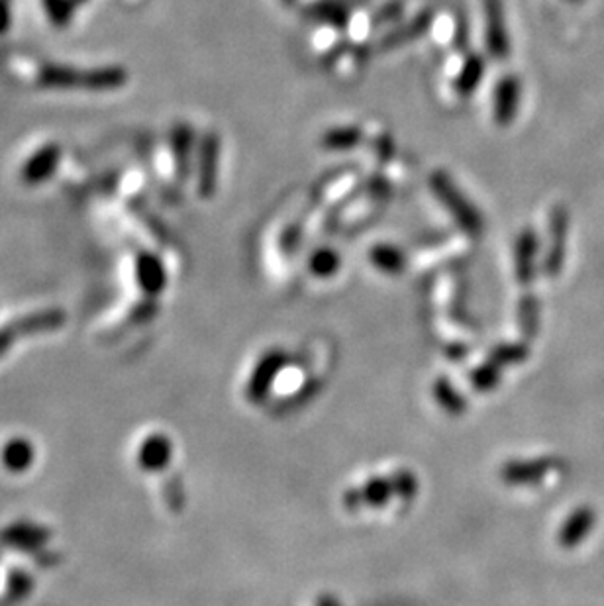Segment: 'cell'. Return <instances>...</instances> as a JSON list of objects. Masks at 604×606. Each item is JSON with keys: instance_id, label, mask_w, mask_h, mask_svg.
Segmentation results:
<instances>
[{"instance_id": "obj_2", "label": "cell", "mask_w": 604, "mask_h": 606, "mask_svg": "<svg viewBox=\"0 0 604 606\" xmlns=\"http://www.w3.org/2000/svg\"><path fill=\"white\" fill-rule=\"evenodd\" d=\"M482 12H485V42L489 54L504 62L511 54V35L506 28L504 3L502 0H482Z\"/></svg>"}, {"instance_id": "obj_1", "label": "cell", "mask_w": 604, "mask_h": 606, "mask_svg": "<svg viewBox=\"0 0 604 606\" xmlns=\"http://www.w3.org/2000/svg\"><path fill=\"white\" fill-rule=\"evenodd\" d=\"M430 189L450 214L455 218L459 226H463L467 232L477 234L481 230V214L469 199L463 195V191L457 187L455 181L443 171H434L430 175Z\"/></svg>"}, {"instance_id": "obj_3", "label": "cell", "mask_w": 604, "mask_h": 606, "mask_svg": "<svg viewBox=\"0 0 604 606\" xmlns=\"http://www.w3.org/2000/svg\"><path fill=\"white\" fill-rule=\"evenodd\" d=\"M518 103H521V81L512 75H506L499 81L494 89L492 116L499 126H509L518 112Z\"/></svg>"}, {"instance_id": "obj_8", "label": "cell", "mask_w": 604, "mask_h": 606, "mask_svg": "<svg viewBox=\"0 0 604 606\" xmlns=\"http://www.w3.org/2000/svg\"><path fill=\"white\" fill-rule=\"evenodd\" d=\"M216 160H219V142L212 140L207 143V150H204V175H202V187L212 189L214 185V175H216Z\"/></svg>"}, {"instance_id": "obj_9", "label": "cell", "mask_w": 604, "mask_h": 606, "mask_svg": "<svg viewBox=\"0 0 604 606\" xmlns=\"http://www.w3.org/2000/svg\"><path fill=\"white\" fill-rule=\"evenodd\" d=\"M401 15H403V3L401 0H395V3H391L385 10L379 12L377 22H383V24L391 22V20H396Z\"/></svg>"}, {"instance_id": "obj_5", "label": "cell", "mask_w": 604, "mask_h": 606, "mask_svg": "<svg viewBox=\"0 0 604 606\" xmlns=\"http://www.w3.org/2000/svg\"><path fill=\"white\" fill-rule=\"evenodd\" d=\"M482 75H485V59L481 55H469L455 79V93L467 99L479 87Z\"/></svg>"}, {"instance_id": "obj_6", "label": "cell", "mask_w": 604, "mask_h": 606, "mask_svg": "<svg viewBox=\"0 0 604 606\" xmlns=\"http://www.w3.org/2000/svg\"><path fill=\"white\" fill-rule=\"evenodd\" d=\"M307 15L314 20L332 24L336 28H346L349 22V10L340 0H322V3L312 5Z\"/></svg>"}, {"instance_id": "obj_4", "label": "cell", "mask_w": 604, "mask_h": 606, "mask_svg": "<svg viewBox=\"0 0 604 606\" xmlns=\"http://www.w3.org/2000/svg\"><path fill=\"white\" fill-rule=\"evenodd\" d=\"M430 22H432V12H420L414 20H410L404 24V26L395 28L386 34L381 42V50L389 52V50H395V47L398 45H404L408 42L418 40L420 35H424L426 30L430 28Z\"/></svg>"}, {"instance_id": "obj_7", "label": "cell", "mask_w": 604, "mask_h": 606, "mask_svg": "<svg viewBox=\"0 0 604 606\" xmlns=\"http://www.w3.org/2000/svg\"><path fill=\"white\" fill-rule=\"evenodd\" d=\"M361 142V130L357 126H340L326 132L322 138V145L326 150L332 152H346L352 150Z\"/></svg>"}, {"instance_id": "obj_10", "label": "cell", "mask_w": 604, "mask_h": 606, "mask_svg": "<svg viewBox=\"0 0 604 606\" xmlns=\"http://www.w3.org/2000/svg\"><path fill=\"white\" fill-rule=\"evenodd\" d=\"M283 3H285V5H293V3H295V0H283Z\"/></svg>"}]
</instances>
